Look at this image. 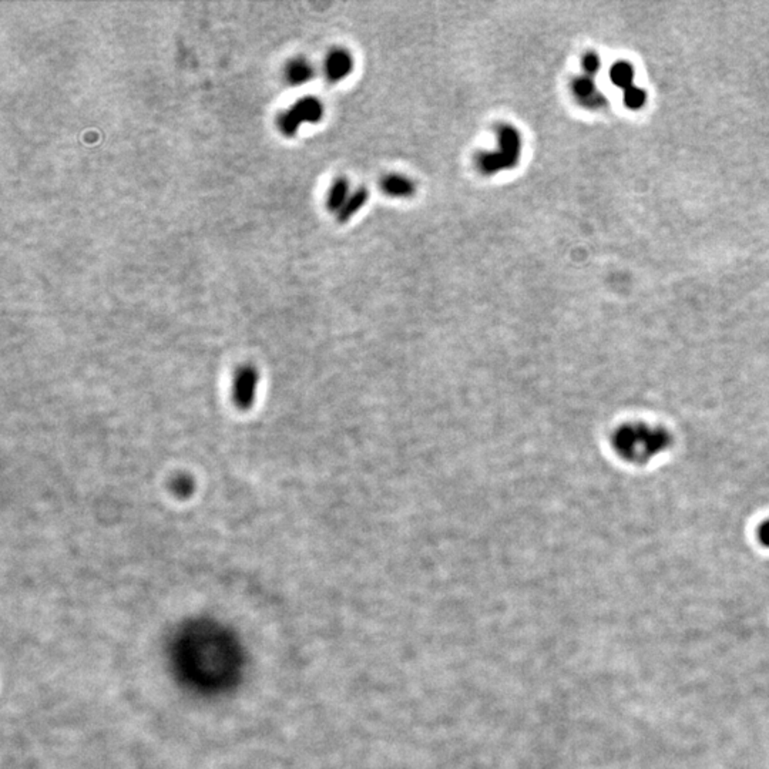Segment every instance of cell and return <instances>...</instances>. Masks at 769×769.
Returning <instances> with one entry per match:
<instances>
[{
  "mask_svg": "<svg viewBox=\"0 0 769 769\" xmlns=\"http://www.w3.org/2000/svg\"><path fill=\"white\" fill-rule=\"evenodd\" d=\"M672 443L664 427L646 423H628L618 427L613 436L614 450L620 457L632 463H646L665 452Z\"/></svg>",
  "mask_w": 769,
  "mask_h": 769,
  "instance_id": "obj_1",
  "label": "cell"
},
{
  "mask_svg": "<svg viewBox=\"0 0 769 769\" xmlns=\"http://www.w3.org/2000/svg\"><path fill=\"white\" fill-rule=\"evenodd\" d=\"M523 153V137L519 128L511 124L497 127V150L480 151L475 157V162L480 174L496 176L503 171L516 168Z\"/></svg>",
  "mask_w": 769,
  "mask_h": 769,
  "instance_id": "obj_2",
  "label": "cell"
},
{
  "mask_svg": "<svg viewBox=\"0 0 769 769\" xmlns=\"http://www.w3.org/2000/svg\"><path fill=\"white\" fill-rule=\"evenodd\" d=\"M324 117V104L315 97H304L298 100L279 118L281 132L292 137L299 130L303 123H318Z\"/></svg>",
  "mask_w": 769,
  "mask_h": 769,
  "instance_id": "obj_3",
  "label": "cell"
},
{
  "mask_svg": "<svg viewBox=\"0 0 769 769\" xmlns=\"http://www.w3.org/2000/svg\"><path fill=\"white\" fill-rule=\"evenodd\" d=\"M571 90L577 102L588 109V110H598L604 107L606 97L597 89L594 77H590L587 74L579 76L571 83Z\"/></svg>",
  "mask_w": 769,
  "mask_h": 769,
  "instance_id": "obj_4",
  "label": "cell"
},
{
  "mask_svg": "<svg viewBox=\"0 0 769 769\" xmlns=\"http://www.w3.org/2000/svg\"><path fill=\"white\" fill-rule=\"evenodd\" d=\"M352 70L354 57L345 49H333L325 60V74L331 83H338L347 78Z\"/></svg>",
  "mask_w": 769,
  "mask_h": 769,
  "instance_id": "obj_5",
  "label": "cell"
},
{
  "mask_svg": "<svg viewBox=\"0 0 769 769\" xmlns=\"http://www.w3.org/2000/svg\"><path fill=\"white\" fill-rule=\"evenodd\" d=\"M382 191L394 198H410L416 193V184L413 180L403 174H388L380 181Z\"/></svg>",
  "mask_w": 769,
  "mask_h": 769,
  "instance_id": "obj_6",
  "label": "cell"
},
{
  "mask_svg": "<svg viewBox=\"0 0 769 769\" xmlns=\"http://www.w3.org/2000/svg\"><path fill=\"white\" fill-rule=\"evenodd\" d=\"M369 197H370V193L366 187H361L358 190H355L349 195V198L347 200L344 207H342L340 211L338 212V223L345 224L351 219H354L356 214L368 204Z\"/></svg>",
  "mask_w": 769,
  "mask_h": 769,
  "instance_id": "obj_7",
  "label": "cell"
},
{
  "mask_svg": "<svg viewBox=\"0 0 769 769\" xmlns=\"http://www.w3.org/2000/svg\"><path fill=\"white\" fill-rule=\"evenodd\" d=\"M349 181L345 177H339L333 181L332 187L329 188L328 198H326V208L331 212H339L340 208L344 207L347 200L349 198Z\"/></svg>",
  "mask_w": 769,
  "mask_h": 769,
  "instance_id": "obj_8",
  "label": "cell"
},
{
  "mask_svg": "<svg viewBox=\"0 0 769 769\" xmlns=\"http://www.w3.org/2000/svg\"><path fill=\"white\" fill-rule=\"evenodd\" d=\"M314 76V67L307 59H295L286 67V78L291 84L299 85L308 83Z\"/></svg>",
  "mask_w": 769,
  "mask_h": 769,
  "instance_id": "obj_9",
  "label": "cell"
},
{
  "mask_svg": "<svg viewBox=\"0 0 769 769\" xmlns=\"http://www.w3.org/2000/svg\"><path fill=\"white\" fill-rule=\"evenodd\" d=\"M610 78L617 88L627 90L634 85V67L627 62H617L610 70Z\"/></svg>",
  "mask_w": 769,
  "mask_h": 769,
  "instance_id": "obj_10",
  "label": "cell"
},
{
  "mask_svg": "<svg viewBox=\"0 0 769 769\" xmlns=\"http://www.w3.org/2000/svg\"><path fill=\"white\" fill-rule=\"evenodd\" d=\"M623 100L630 110H639L643 109L647 103V93L644 89L637 88V85H631V88L624 90Z\"/></svg>",
  "mask_w": 769,
  "mask_h": 769,
  "instance_id": "obj_11",
  "label": "cell"
},
{
  "mask_svg": "<svg viewBox=\"0 0 769 769\" xmlns=\"http://www.w3.org/2000/svg\"><path fill=\"white\" fill-rule=\"evenodd\" d=\"M254 388H255V375H252V373L241 375V377L238 380V384H237L238 399L249 402L252 399Z\"/></svg>",
  "mask_w": 769,
  "mask_h": 769,
  "instance_id": "obj_12",
  "label": "cell"
},
{
  "mask_svg": "<svg viewBox=\"0 0 769 769\" xmlns=\"http://www.w3.org/2000/svg\"><path fill=\"white\" fill-rule=\"evenodd\" d=\"M581 66H583L584 74L594 77L598 71H600V66H602L600 56H598L595 52H587L581 59Z\"/></svg>",
  "mask_w": 769,
  "mask_h": 769,
  "instance_id": "obj_13",
  "label": "cell"
},
{
  "mask_svg": "<svg viewBox=\"0 0 769 769\" xmlns=\"http://www.w3.org/2000/svg\"><path fill=\"white\" fill-rule=\"evenodd\" d=\"M758 537H759L761 543L765 547H769V520H766L765 523L761 525V527L758 530Z\"/></svg>",
  "mask_w": 769,
  "mask_h": 769,
  "instance_id": "obj_14",
  "label": "cell"
}]
</instances>
